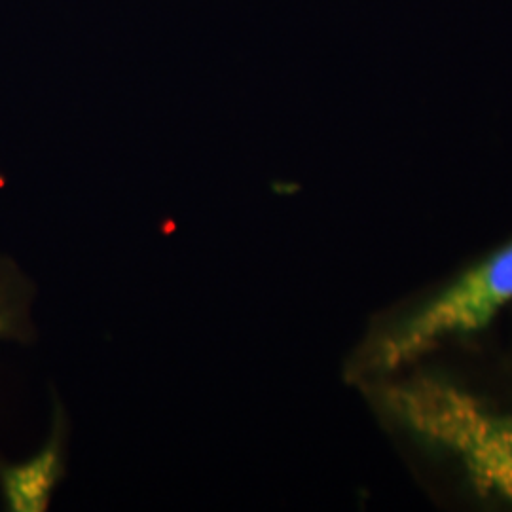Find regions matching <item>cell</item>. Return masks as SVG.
I'll return each instance as SVG.
<instances>
[{
  "label": "cell",
  "mask_w": 512,
  "mask_h": 512,
  "mask_svg": "<svg viewBox=\"0 0 512 512\" xmlns=\"http://www.w3.org/2000/svg\"><path fill=\"white\" fill-rule=\"evenodd\" d=\"M378 399L412 433L458 456L480 490L512 501V418L427 376L385 385Z\"/></svg>",
  "instance_id": "obj_1"
},
{
  "label": "cell",
  "mask_w": 512,
  "mask_h": 512,
  "mask_svg": "<svg viewBox=\"0 0 512 512\" xmlns=\"http://www.w3.org/2000/svg\"><path fill=\"white\" fill-rule=\"evenodd\" d=\"M512 300V245L482 262L366 351L363 370H395L437 342L482 329Z\"/></svg>",
  "instance_id": "obj_2"
},
{
  "label": "cell",
  "mask_w": 512,
  "mask_h": 512,
  "mask_svg": "<svg viewBox=\"0 0 512 512\" xmlns=\"http://www.w3.org/2000/svg\"><path fill=\"white\" fill-rule=\"evenodd\" d=\"M61 475V454L57 437L35 458L2 473V492L8 509L40 512L48 509L57 478Z\"/></svg>",
  "instance_id": "obj_3"
}]
</instances>
